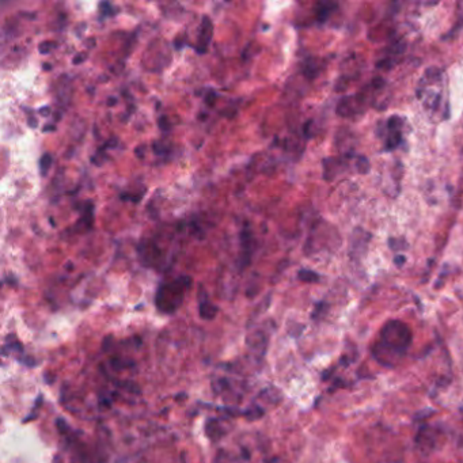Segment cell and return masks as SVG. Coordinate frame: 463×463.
I'll return each instance as SVG.
<instances>
[{
    "label": "cell",
    "mask_w": 463,
    "mask_h": 463,
    "mask_svg": "<svg viewBox=\"0 0 463 463\" xmlns=\"http://www.w3.org/2000/svg\"><path fill=\"white\" fill-rule=\"evenodd\" d=\"M412 330L407 323L392 320L380 329L378 340L372 347V355L382 365H397L412 344Z\"/></svg>",
    "instance_id": "cell-1"
},
{
    "label": "cell",
    "mask_w": 463,
    "mask_h": 463,
    "mask_svg": "<svg viewBox=\"0 0 463 463\" xmlns=\"http://www.w3.org/2000/svg\"><path fill=\"white\" fill-rule=\"evenodd\" d=\"M192 285V278L181 276L175 280L162 284L156 295H155V305L159 311L165 314H173L174 311L181 307L185 294Z\"/></svg>",
    "instance_id": "cell-2"
},
{
    "label": "cell",
    "mask_w": 463,
    "mask_h": 463,
    "mask_svg": "<svg viewBox=\"0 0 463 463\" xmlns=\"http://www.w3.org/2000/svg\"><path fill=\"white\" fill-rule=\"evenodd\" d=\"M213 36V25L210 21L208 15H204L201 19V25L198 28V37H197V48L196 51L203 55L207 52L208 45H210V40Z\"/></svg>",
    "instance_id": "cell-3"
},
{
    "label": "cell",
    "mask_w": 463,
    "mask_h": 463,
    "mask_svg": "<svg viewBox=\"0 0 463 463\" xmlns=\"http://www.w3.org/2000/svg\"><path fill=\"white\" fill-rule=\"evenodd\" d=\"M363 109V98L362 94L353 96V97H345L341 99L337 105V113L342 117H351L356 113Z\"/></svg>",
    "instance_id": "cell-4"
},
{
    "label": "cell",
    "mask_w": 463,
    "mask_h": 463,
    "mask_svg": "<svg viewBox=\"0 0 463 463\" xmlns=\"http://www.w3.org/2000/svg\"><path fill=\"white\" fill-rule=\"evenodd\" d=\"M139 254H141V261L147 267H153L155 261H158L162 255L161 249L155 245V242H147L143 240L139 246Z\"/></svg>",
    "instance_id": "cell-5"
},
{
    "label": "cell",
    "mask_w": 463,
    "mask_h": 463,
    "mask_svg": "<svg viewBox=\"0 0 463 463\" xmlns=\"http://www.w3.org/2000/svg\"><path fill=\"white\" fill-rule=\"evenodd\" d=\"M253 235L249 230H242L240 233V248H242V255H240V268L248 267L250 264L253 253Z\"/></svg>",
    "instance_id": "cell-6"
},
{
    "label": "cell",
    "mask_w": 463,
    "mask_h": 463,
    "mask_svg": "<svg viewBox=\"0 0 463 463\" xmlns=\"http://www.w3.org/2000/svg\"><path fill=\"white\" fill-rule=\"evenodd\" d=\"M345 163L342 162L341 158H326L323 161V178L326 181L335 180L337 175L344 170Z\"/></svg>",
    "instance_id": "cell-7"
},
{
    "label": "cell",
    "mask_w": 463,
    "mask_h": 463,
    "mask_svg": "<svg viewBox=\"0 0 463 463\" xmlns=\"http://www.w3.org/2000/svg\"><path fill=\"white\" fill-rule=\"evenodd\" d=\"M198 312L203 320H213L218 314V307L212 305L208 299V295L200 291L198 295Z\"/></svg>",
    "instance_id": "cell-8"
},
{
    "label": "cell",
    "mask_w": 463,
    "mask_h": 463,
    "mask_svg": "<svg viewBox=\"0 0 463 463\" xmlns=\"http://www.w3.org/2000/svg\"><path fill=\"white\" fill-rule=\"evenodd\" d=\"M371 235L368 233L363 231L360 228V238H357V234L353 233L352 234L351 250L355 255H363V250L367 249V243L370 242Z\"/></svg>",
    "instance_id": "cell-9"
},
{
    "label": "cell",
    "mask_w": 463,
    "mask_h": 463,
    "mask_svg": "<svg viewBox=\"0 0 463 463\" xmlns=\"http://www.w3.org/2000/svg\"><path fill=\"white\" fill-rule=\"evenodd\" d=\"M336 7V3H332V1H322V3H318V4H317V9H315V14H317L318 22H325V21H327V18L330 16V14L333 13V10H335Z\"/></svg>",
    "instance_id": "cell-10"
},
{
    "label": "cell",
    "mask_w": 463,
    "mask_h": 463,
    "mask_svg": "<svg viewBox=\"0 0 463 463\" xmlns=\"http://www.w3.org/2000/svg\"><path fill=\"white\" fill-rule=\"evenodd\" d=\"M83 212H82V218L78 222V225L84 223V228L90 230L93 225V216H94V203L93 201H84L83 203Z\"/></svg>",
    "instance_id": "cell-11"
},
{
    "label": "cell",
    "mask_w": 463,
    "mask_h": 463,
    "mask_svg": "<svg viewBox=\"0 0 463 463\" xmlns=\"http://www.w3.org/2000/svg\"><path fill=\"white\" fill-rule=\"evenodd\" d=\"M389 131V136L386 139V150L387 151H393L395 150L400 143L402 141V135H401V129H387Z\"/></svg>",
    "instance_id": "cell-12"
},
{
    "label": "cell",
    "mask_w": 463,
    "mask_h": 463,
    "mask_svg": "<svg viewBox=\"0 0 463 463\" xmlns=\"http://www.w3.org/2000/svg\"><path fill=\"white\" fill-rule=\"evenodd\" d=\"M297 279L299 280L305 281V283H317L320 281V275L315 273L314 270H307V269H302L297 273Z\"/></svg>",
    "instance_id": "cell-13"
},
{
    "label": "cell",
    "mask_w": 463,
    "mask_h": 463,
    "mask_svg": "<svg viewBox=\"0 0 463 463\" xmlns=\"http://www.w3.org/2000/svg\"><path fill=\"white\" fill-rule=\"evenodd\" d=\"M320 67H318V64H315V60L314 58H311V60H309L307 63H306V66H305V68H303V72H305V75L307 76V78H310V79H314V78H317V75L320 73Z\"/></svg>",
    "instance_id": "cell-14"
},
{
    "label": "cell",
    "mask_w": 463,
    "mask_h": 463,
    "mask_svg": "<svg viewBox=\"0 0 463 463\" xmlns=\"http://www.w3.org/2000/svg\"><path fill=\"white\" fill-rule=\"evenodd\" d=\"M111 365L117 371H123L126 368H131L133 365L132 360H126L123 357H112L111 359Z\"/></svg>",
    "instance_id": "cell-15"
},
{
    "label": "cell",
    "mask_w": 463,
    "mask_h": 463,
    "mask_svg": "<svg viewBox=\"0 0 463 463\" xmlns=\"http://www.w3.org/2000/svg\"><path fill=\"white\" fill-rule=\"evenodd\" d=\"M51 165H52V155H42L41 161H40V170H41L42 175L48 174V170L51 168Z\"/></svg>",
    "instance_id": "cell-16"
},
{
    "label": "cell",
    "mask_w": 463,
    "mask_h": 463,
    "mask_svg": "<svg viewBox=\"0 0 463 463\" xmlns=\"http://www.w3.org/2000/svg\"><path fill=\"white\" fill-rule=\"evenodd\" d=\"M356 168H357L360 174H367L370 171V162H368V159L365 156H357Z\"/></svg>",
    "instance_id": "cell-17"
},
{
    "label": "cell",
    "mask_w": 463,
    "mask_h": 463,
    "mask_svg": "<svg viewBox=\"0 0 463 463\" xmlns=\"http://www.w3.org/2000/svg\"><path fill=\"white\" fill-rule=\"evenodd\" d=\"M99 11H101V14L103 15V16H111V15L116 14L114 7H113L111 3H108V1L99 3Z\"/></svg>",
    "instance_id": "cell-18"
},
{
    "label": "cell",
    "mask_w": 463,
    "mask_h": 463,
    "mask_svg": "<svg viewBox=\"0 0 463 463\" xmlns=\"http://www.w3.org/2000/svg\"><path fill=\"white\" fill-rule=\"evenodd\" d=\"M54 46H56V44H54V42H42L41 45L39 46V51H40L41 55H46L54 49Z\"/></svg>",
    "instance_id": "cell-19"
},
{
    "label": "cell",
    "mask_w": 463,
    "mask_h": 463,
    "mask_svg": "<svg viewBox=\"0 0 463 463\" xmlns=\"http://www.w3.org/2000/svg\"><path fill=\"white\" fill-rule=\"evenodd\" d=\"M216 98H218V96H216V93L213 91V90H210L208 91V94H207V97H205V102L210 105V106H213L215 105V102H216Z\"/></svg>",
    "instance_id": "cell-20"
},
{
    "label": "cell",
    "mask_w": 463,
    "mask_h": 463,
    "mask_svg": "<svg viewBox=\"0 0 463 463\" xmlns=\"http://www.w3.org/2000/svg\"><path fill=\"white\" fill-rule=\"evenodd\" d=\"M159 126H161V129H162V131H166V132H168V131H170L171 126H170V123H168V117H166V116H165V117H161V118H159Z\"/></svg>",
    "instance_id": "cell-21"
},
{
    "label": "cell",
    "mask_w": 463,
    "mask_h": 463,
    "mask_svg": "<svg viewBox=\"0 0 463 463\" xmlns=\"http://www.w3.org/2000/svg\"><path fill=\"white\" fill-rule=\"evenodd\" d=\"M394 263H395V265L402 267V265L405 264V257H404V255H397V257L394 258Z\"/></svg>",
    "instance_id": "cell-22"
},
{
    "label": "cell",
    "mask_w": 463,
    "mask_h": 463,
    "mask_svg": "<svg viewBox=\"0 0 463 463\" xmlns=\"http://www.w3.org/2000/svg\"><path fill=\"white\" fill-rule=\"evenodd\" d=\"M86 60V55L81 54V56L73 57V64H81Z\"/></svg>",
    "instance_id": "cell-23"
},
{
    "label": "cell",
    "mask_w": 463,
    "mask_h": 463,
    "mask_svg": "<svg viewBox=\"0 0 463 463\" xmlns=\"http://www.w3.org/2000/svg\"><path fill=\"white\" fill-rule=\"evenodd\" d=\"M49 112H51V111H49L48 106H45V108H41V109H40V114H41V116H49Z\"/></svg>",
    "instance_id": "cell-24"
},
{
    "label": "cell",
    "mask_w": 463,
    "mask_h": 463,
    "mask_svg": "<svg viewBox=\"0 0 463 463\" xmlns=\"http://www.w3.org/2000/svg\"><path fill=\"white\" fill-rule=\"evenodd\" d=\"M55 129H56V126H44V132H52V131H55Z\"/></svg>",
    "instance_id": "cell-25"
},
{
    "label": "cell",
    "mask_w": 463,
    "mask_h": 463,
    "mask_svg": "<svg viewBox=\"0 0 463 463\" xmlns=\"http://www.w3.org/2000/svg\"><path fill=\"white\" fill-rule=\"evenodd\" d=\"M116 103H117V98H114V97H111L109 101H108V105H109V106H114Z\"/></svg>",
    "instance_id": "cell-26"
},
{
    "label": "cell",
    "mask_w": 463,
    "mask_h": 463,
    "mask_svg": "<svg viewBox=\"0 0 463 463\" xmlns=\"http://www.w3.org/2000/svg\"><path fill=\"white\" fill-rule=\"evenodd\" d=\"M44 70H46V71L51 70V64H48V63H45V64H44Z\"/></svg>",
    "instance_id": "cell-27"
}]
</instances>
